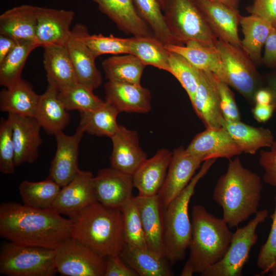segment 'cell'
I'll return each instance as SVG.
<instances>
[{
  "label": "cell",
  "mask_w": 276,
  "mask_h": 276,
  "mask_svg": "<svg viewBox=\"0 0 276 276\" xmlns=\"http://www.w3.org/2000/svg\"><path fill=\"white\" fill-rule=\"evenodd\" d=\"M73 224L52 208L13 201L0 205V236L13 243L55 249L71 237Z\"/></svg>",
  "instance_id": "6da1fadb"
},
{
  "label": "cell",
  "mask_w": 276,
  "mask_h": 276,
  "mask_svg": "<svg viewBox=\"0 0 276 276\" xmlns=\"http://www.w3.org/2000/svg\"><path fill=\"white\" fill-rule=\"evenodd\" d=\"M263 185L260 176L245 168L240 158L229 159L226 172L216 182L213 199L222 209V218L237 227L258 211Z\"/></svg>",
  "instance_id": "7a4b0ae2"
},
{
  "label": "cell",
  "mask_w": 276,
  "mask_h": 276,
  "mask_svg": "<svg viewBox=\"0 0 276 276\" xmlns=\"http://www.w3.org/2000/svg\"><path fill=\"white\" fill-rule=\"evenodd\" d=\"M192 237L190 255L181 276L202 273L221 260L226 254L233 234L226 222L209 213L201 204L192 210Z\"/></svg>",
  "instance_id": "3957f363"
},
{
  "label": "cell",
  "mask_w": 276,
  "mask_h": 276,
  "mask_svg": "<svg viewBox=\"0 0 276 276\" xmlns=\"http://www.w3.org/2000/svg\"><path fill=\"white\" fill-rule=\"evenodd\" d=\"M72 220L71 237L99 254L107 257L123 249L125 242L120 209L95 201Z\"/></svg>",
  "instance_id": "277c9868"
},
{
  "label": "cell",
  "mask_w": 276,
  "mask_h": 276,
  "mask_svg": "<svg viewBox=\"0 0 276 276\" xmlns=\"http://www.w3.org/2000/svg\"><path fill=\"white\" fill-rule=\"evenodd\" d=\"M216 159L203 162L198 173L164 211L165 256L172 264L185 258L192 231L189 215V202L198 182L206 174Z\"/></svg>",
  "instance_id": "5b68a950"
},
{
  "label": "cell",
  "mask_w": 276,
  "mask_h": 276,
  "mask_svg": "<svg viewBox=\"0 0 276 276\" xmlns=\"http://www.w3.org/2000/svg\"><path fill=\"white\" fill-rule=\"evenodd\" d=\"M163 11L169 30L182 44L194 41L206 47L216 46L218 38L195 0H166Z\"/></svg>",
  "instance_id": "8992f818"
},
{
  "label": "cell",
  "mask_w": 276,
  "mask_h": 276,
  "mask_svg": "<svg viewBox=\"0 0 276 276\" xmlns=\"http://www.w3.org/2000/svg\"><path fill=\"white\" fill-rule=\"evenodd\" d=\"M55 249L9 241L1 246L0 272L8 276H54Z\"/></svg>",
  "instance_id": "52a82bcc"
},
{
  "label": "cell",
  "mask_w": 276,
  "mask_h": 276,
  "mask_svg": "<svg viewBox=\"0 0 276 276\" xmlns=\"http://www.w3.org/2000/svg\"><path fill=\"white\" fill-rule=\"evenodd\" d=\"M216 47L220 52L223 65L224 77L222 82L255 104V95L264 86V82L252 59L242 48L220 39H218Z\"/></svg>",
  "instance_id": "ba28073f"
},
{
  "label": "cell",
  "mask_w": 276,
  "mask_h": 276,
  "mask_svg": "<svg viewBox=\"0 0 276 276\" xmlns=\"http://www.w3.org/2000/svg\"><path fill=\"white\" fill-rule=\"evenodd\" d=\"M268 216L266 209L258 211L255 217L234 233L229 246L223 258L200 274L201 276H241L248 262L251 247L257 243L256 229Z\"/></svg>",
  "instance_id": "9c48e42d"
},
{
  "label": "cell",
  "mask_w": 276,
  "mask_h": 276,
  "mask_svg": "<svg viewBox=\"0 0 276 276\" xmlns=\"http://www.w3.org/2000/svg\"><path fill=\"white\" fill-rule=\"evenodd\" d=\"M106 257L71 237L55 249L57 272L65 276H104Z\"/></svg>",
  "instance_id": "30bf717a"
},
{
  "label": "cell",
  "mask_w": 276,
  "mask_h": 276,
  "mask_svg": "<svg viewBox=\"0 0 276 276\" xmlns=\"http://www.w3.org/2000/svg\"><path fill=\"white\" fill-rule=\"evenodd\" d=\"M204 161L203 157L188 153L182 146L173 150L165 181L157 194L164 210L187 187Z\"/></svg>",
  "instance_id": "8fae6325"
},
{
  "label": "cell",
  "mask_w": 276,
  "mask_h": 276,
  "mask_svg": "<svg viewBox=\"0 0 276 276\" xmlns=\"http://www.w3.org/2000/svg\"><path fill=\"white\" fill-rule=\"evenodd\" d=\"M94 176L89 171L80 170L68 184L61 188L52 208L72 220L85 208L97 201Z\"/></svg>",
  "instance_id": "7c38bea8"
},
{
  "label": "cell",
  "mask_w": 276,
  "mask_h": 276,
  "mask_svg": "<svg viewBox=\"0 0 276 276\" xmlns=\"http://www.w3.org/2000/svg\"><path fill=\"white\" fill-rule=\"evenodd\" d=\"M84 133L78 126L72 135H66L63 131L54 135L57 148L51 163L49 177L61 188L73 179L80 170L78 167L79 147Z\"/></svg>",
  "instance_id": "4fadbf2b"
},
{
  "label": "cell",
  "mask_w": 276,
  "mask_h": 276,
  "mask_svg": "<svg viewBox=\"0 0 276 276\" xmlns=\"http://www.w3.org/2000/svg\"><path fill=\"white\" fill-rule=\"evenodd\" d=\"M195 1L216 37L234 46L242 48L238 35V26L242 15L238 9L208 0Z\"/></svg>",
  "instance_id": "5bb4252c"
},
{
  "label": "cell",
  "mask_w": 276,
  "mask_h": 276,
  "mask_svg": "<svg viewBox=\"0 0 276 276\" xmlns=\"http://www.w3.org/2000/svg\"><path fill=\"white\" fill-rule=\"evenodd\" d=\"M97 201L107 207L120 208L132 197V176L111 167L99 170L94 178Z\"/></svg>",
  "instance_id": "9a60e30c"
},
{
  "label": "cell",
  "mask_w": 276,
  "mask_h": 276,
  "mask_svg": "<svg viewBox=\"0 0 276 276\" xmlns=\"http://www.w3.org/2000/svg\"><path fill=\"white\" fill-rule=\"evenodd\" d=\"M75 12L71 10L37 7L35 42L38 47L65 45L71 35Z\"/></svg>",
  "instance_id": "2e32d148"
},
{
  "label": "cell",
  "mask_w": 276,
  "mask_h": 276,
  "mask_svg": "<svg viewBox=\"0 0 276 276\" xmlns=\"http://www.w3.org/2000/svg\"><path fill=\"white\" fill-rule=\"evenodd\" d=\"M12 128L15 148L16 167L34 163L38 156V150L42 143L41 127L34 117L8 113L7 118Z\"/></svg>",
  "instance_id": "e0dca14e"
},
{
  "label": "cell",
  "mask_w": 276,
  "mask_h": 276,
  "mask_svg": "<svg viewBox=\"0 0 276 276\" xmlns=\"http://www.w3.org/2000/svg\"><path fill=\"white\" fill-rule=\"evenodd\" d=\"M110 139L112 144L109 158L111 167L132 176L147 159L146 153L139 145L137 132L119 125Z\"/></svg>",
  "instance_id": "ac0fdd59"
},
{
  "label": "cell",
  "mask_w": 276,
  "mask_h": 276,
  "mask_svg": "<svg viewBox=\"0 0 276 276\" xmlns=\"http://www.w3.org/2000/svg\"><path fill=\"white\" fill-rule=\"evenodd\" d=\"M218 78L212 73L201 71L198 85L191 103L194 111L206 128L222 127Z\"/></svg>",
  "instance_id": "d6986e66"
},
{
  "label": "cell",
  "mask_w": 276,
  "mask_h": 276,
  "mask_svg": "<svg viewBox=\"0 0 276 276\" xmlns=\"http://www.w3.org/2000/svg\"><path fill=\"white\" fill-rule=\"evenodd\" d=\"M186 150L190 154L203 157L205 160L218 158L229 159L243 153L228 132L222 127L206 128L205 130L197 133Z\"/></svg>",
  "instance_id": "ffe728a7"
},
{
  "label": "cell",
  "mask_w": 276,
  "mask_h": 276,
  "mask_svg": "<svg viewBox=\"0 0 276 276\" xmlns=\"http://www.w3.org/2000/svg\"><path fill=\"white\" fill-rule=\"evenodd\" d=\"M65 46L78 82L93 90L98 88L102 83V77L95 64L96 57L82 38L81 24L72 30Z\"/></svg>",
  "instance_id": "44dd1931"
},
{
  "label": "cell",
  "mask_w": 276,
  "mask_h": 276,
  "mask_svg": "<svg viewBox=\"0 0 276 276\" xmlns=\"http://www.w3.org/2000/svg\"><path fill=\"white\" fill-rule=\"evenodd\" d=\"M122 32L133 36L154 37L149 26L139 14L133 0H88Z\"/></svg>",
  "instance_id": "7402d4cb"
},
{
  "label": "cell",
  "mask_w": 276,
  "mask_h": 276,
  "mask_svg": "<svg viewBox=\"0 0 276 276\" xmlns=\"http://www.w3.org/2000/svg\"><path fill=\"white\" fill-rule=\"evenodd\" d=\"M136 197L147 248L165 257L164 211L158 195Z\"/></svg>",
  "instance_id": "603a6c76"
},
{
  "label": "cell",
  "mask_w": 276,
  "mask_h": 276,
  "mask_svg": "<svg viewBox=\"0 0 276 276\" xmlns=\"http://www.w3.org/2000/svg\"><path fill=\"white\" fill-rule=\"evenodd\" d=\"M104 87L105 101L120 112L145 113L151 109V93L141 84L108 81Z\"/></svg>",
  "instance_id": "cb8c5ba5"
},
{
  "label": "cell",
  "mask_w": 276,
  "mask_h": 276,
  "mask_svg": "<svg viewBox=\"0 0 276 276\" xmlns=\"http://www.w3.org/2000/svg\"><path fill=\"white\" fill-rule=\"evenodd\" d=\"M43 48V63L48 84L61 92L78 84L76 72L66 46L49 45Z\"/></svg>",
  "instance_id": "d4e9b609"
},
{
  "label": "cell",
  "mask_w": 276,
  "mask_h": 276,
  "mask_svg": "<svg viewBox=\"0 0 276 276\" xmlns=\"http://www.w3.org/2000/svg\"><path fill=\"white\" fill-rule=\"evenodd\" d=\"M172 156V152L161 149L140 166L132 175L134 187L138 190L139 195L158 194L165 181Z\"/></svg>",
  "instance_id": "484cf974"
},
{
  "label": "cell",
  "mask_w": 276,
  "mask_h": 276,
  "mask_svg": "<svg viewBox=\"0 0 276 276\" xmlns=\"http://www.w3.org/2000/svg\"><path fill=\"white\" fill-rule=\"evenodd\" d=\"M37 7L22 5L4 12L0 15V34L11 37L18 41L35 42Z\"/></svg>",
  "instance_id": "4316f807"
},
{
  "label": "cell",
  "mask_w": 276,
  "mask_h": 276,
  "mask_svg": "<svg viewBox=\"0 0 276 276\" xmlns=\"http://www.w3.org/2000/svg\"><path fill=\"white\" fill-rule=\"evenodd\" d=\"M35 117L49 134L63 131L70 122V116L58 97V91L48 84L40 95Z\"/></svg>",
  "instance_id": "83f0119b"
},
{
  "label": "cell",
  "mask_w": 276,
  "mask_h": 276,
  "mask_svg": "<svg viewBox=\"0 0 276 276\" xmlns=\"http://www.w3.org/2000/svg\"><path fill=\"white\" fill-rule=\"evenodd\" d=\"M169 52L178 54L201 71L213 73L223 81L224 77L223 63L219 51L215 47L204 46L196 41H190L185 45L165 44Z\"/></svg>",
  "instance_id": "f1b7e54d"
},
{
  "label": "cell",
  "mask_w": 276,
  "mask_h": 276,
  "mask_svg": "<svg viewBox=\"0 0 276 276\" xmlns=\"http://www.w3.org/2000/svg\"><path fill=\"white\" fill-rule=\"evenodd\" d=\"M40 95L30 83L22 78L0 93V109L8 113L34 117Z\"/></svg>",
  "instance_id": "f546056e"
},
{
  "label": "cell",
  "mask_w": 276,
  "mask_h": 276,
  "mask_svg": "<svg viewBox=\"0 0 276 276\" xmlns=\"http://www.w3.org/2000/svg\"><path fill=\"white\" fill-rule=\"evenodd\" d=\"M120 256L140 276H172L169 261L148 248L130 247L125 244Z\"/></svg>",
  "instance_id": "4dcf8cb0"
},
{
  "label": "cell",
  "mask_w": 276,
  "mask_h": 276,
  "mask_svg": "<svg viewBox=\"0 0 276 276\" xmlns=\"http://www.w3.org/2000/svg\"><path fill=\"white\" fill-rule=\"evenodd\" d=\"M222 127L229 134L242 152L254 154L260 148L270 147L274 141L271 130L252 126L239 121L224 119Z\"/></svg>",
  "instance_id": "1f68e13d"
},
{
  "label": "cell",
  "mask_w": 276,
  "mask_h": 276,
  "mask_svg": "<svg viewBox=\"0 0 276 276\" xmlns=\"http://www.w3.org/2000/svg\"><path fill=\"white\" fill-rule=\"evenodd\" d=\"M240 24L244 37L241 40L243 49L256 66L262 63V49L274 28L263 18L253 14L242 16Z\"/></svg>",
  "instance_id": "d6a6232c"
},
{
  "label": "cell",
  "mask_w": 276,
  "mask_h": 276,
  "mask_svg": "<svg viewBox=\"0 0 276 276\" xmlns=\"http://www.w3.org/2000/svg\"><path fill=\"white\" fill-rule=\"evenodd\" d=\"M102 68L108 81L141 85L145 64L131 54L114 55L104 59Z\"/></svg>",
  "instance_id": "836d02e7"
},
{
  "label": "cell",
  "mask_w": 276,
  "mask_h": 276,
  "mask_svg": "<svg viewBox=\"0 0 276 276\" xmlns=\"http://www.w3.org/2000/svg\"><path fill=\"white\" fill-rule=\"evenodd\" d=\"M120 112L105 101L101 106L93 110L80 111L79 127L89 134L109 137L118 130L117 118Z\"/></svg>",
  "instance_id": "e575fe53"
},
{
  "label": "cell",
  "mask_w": 276,
  "mask_h": 276,
  "mask_svg": "<svg viewBox=\"0 0 276 276\" xmlns=\"http://www.w3.org/2000/svg\"><path fill=\"white\" fill-rule=\"evenodd\" d=\"M130 53L145 66L151 65L169 72V52L165 44L155 37L133 36L130 38Z\"/></svg>",
  "instance_id": "d590c367"
},
{
  "label": "cell",
  "mask_w": 276,
  "mask_h": 276,
  "mask_svg": "<svg viewBox=\"0 0 276 276\" xmlns=\"http://www.w3.org/2000/svg\"><path fill=\"white\" fill-rule=\"evenodd\" d=\"M18 189L23 204L34 208L45 209L52 208L61 187L48 177L40 181L23 180Z\"/></svg>",
  "instance_id": "8d00e7d4"
},
{
  "label": "cell",
  "mask_w": 276,
  "mask_h": 276,
  "mask_svg": "<svg viewBox=\"0 0 276 276\" xmlns=\"http://www.w3.org/2000/svg\"><path fill=\"white\" fill-rule=\"evenodd\" d=\"M141 18L149 26L154 37L164 44L184 45L169 30L158 0H133Z\"/></svg>",
  "instance_id": "74e56055"
},
{
  "label": "cell",
  "mask_w": 276,
  "mask_h": 276,
  "mask_svg": "<svg viewBox=\"0 0 276 276\" xmlns=\"http://www.w3.org/2000/svg\"><path fill=\"white\" fill-rule=\"evenodd\" d=\"M38 47L33 41H19L0 63V85L5 88L15 84L21 78L25 62L32 51Z\"/></svg>",
  "instance_id": "f35d334b"
},
{
  "label": "cell",
  "mask_w": 276,
  "mask_h": 276,
  "mask_svg": "<svg viewBox=\"0 0 276 276\" xmlns=\"http://www.w3.org/2000/svg\"><path fill=\"white\" fill-rule=\"evenodd\" d=\"M125 244L147 248L136 197L133 196L121 208Z\"/></svg>",
  "instance_id": "ab89813d"
},
{
  "label": "cell",
  "mask_w": 276,
  "mask_h": 276,
  "mask_svg": "<svg viewBox=\"0 0 276 276\" xmlns=\"http://www.w3.org/2000/svg\"><path fill=\"white\" fill-rule=\"evenodd\" d=\"M81 37L85 44L97 57L104 54H125L130 53V38L104 36L101 34L91 35L87 28L81 24Z\"/></svg>",
  "instance_id": "60d3db41"
},
{
  "label": "cell",
  "mask_w": 276,
  "mask_h": 276,
  "mask_svg": "<svg viewBox=\"0 0 276 276\" xmlns=\"http://www.w3.org/2000/svg\"><path fill=\"white\" fill-rule=\"evenodd\" d=\"M169 73L178 81L192 103L199 82L201 70L175 53L169 52Z\"/></svg>",
  "instance_id": "b9f144b4"
},
{
  "label": "cell",
  "mask_w": 276,
  "mask_h": 276,
  "mask_svg": "<svg viewBox=\"0 0 276 276\" xmlns=\"http://www.w3.org/2000/svg\"><path fill=\"white\" fill-rule=\"evenodd\" d=\"M58 97L68 111L93 110L105 102L96 96L93 90L79 83L64 91H58Z\"/></svg>",
  "instance_id": "7bdbcfd3"
},
{
  "label": "cell",
  "mask_w": 276,
  "mask_h": 276,
  "mask_svg": "<svg viewBox=\"0 0 276 276\" xmlns=\"http://www.w3.org/2000/svg\"><path fill=\"white\" fill-rule=\"evenodd\" d=\"M15 148L12 128L8 119L0 121V171L4 174H11L15 171Z\"/></svg>",
  "instance_id": "ee69618b"
},
{
  "label": "cell",
  "mask_w": 276,
  "mask_h": 276,
  "mask_svg": "<svg viewBox=\"0 0 276 276\" xmlns=\"http://www.w3.org/2000/svg\"><path fill=\"white\" fill-rule=\"evenodd\" d=\"M270 217L272 219L270 231L266 242L261 247L257 260L262 274L276 271V195L274 210Z\"/></svg>",
  "instance_id": "f6af8a7d"
},
{
  "label": "cell",
  "mask_w": 276,
  "mask_h": 276,
  "mask_svg": "<svg viewBox=\"0 0 276 276\" xmlns=\"http://www.w3.org/2000/svg\"><path fill=\"white\" fill-rule=\"evenodd\" d=\"M220 108L224 119L228 121H240V113L233 92L225 83L217 81Z\"/></svg>",
  "instance_id": "bcb514c9"
},
{
  "label": "cell",
  "mask_w": 276,
  "mask_h": 276,
  "mask_svg": "<svg viewBox=\"0 0 276 276\" xmlns=\"http://www.w3.org/2000/svg\"><path fill=\"white\" fill-rule=\"evenodd\" d=\"M259 163L264 170L263 181L267 184L276 186V140L269 150H261Z\"/></svg>",
  "instance_id": "7dc6e473"
},
{
  "label": "cell",
  "mask_w": 276,
  "mask_h": 276,
  "mask_svg": "<svg viewBox=\"0 0 276 276\" xmlns=\"http://www.w3.org/2000/svg\"><path fill=\"white\" fill-rule=\"evenodd\" d=\"M246 10L266 20L276 29V0H253Z\"/></svg>",
  "instance_id": "c3c4849f"
},
{
  "label": "cell",
  "mask_w": 276,
  "mask_h": 276,
  "mask_svg": "<svg viewBox=\"0 0 276 276\" xmlns=\"http://www.w3.org/2000/svg\"><path fill=\"white\" fill-rule=\"evenodd\" d=\"M124 262L119 254L107 257L104 276H139L133 268Z\"/></svg>",
  "instance_id": "681fc988"
},
{
  "label": "cell",
  "mask_w": 276,
  "mask_h": 276,
  "mask_svg": "<svg viewBox=\"0 0 276 276\" xmlns=\"http://www.w3.org/2000/svg\"><path fill=\"white\" fill-rule=\"evenodd\" d=\"M264 47L262 63L269 68L276 70V29L271 30Z\"/></svg>",
  "instance_id": "f907efd6"
},
{
  "label": "cell",
  "mask_w": 276,
  "mask_h": 276,
  "mask_svg": "<svg viewBox=\"0 0 276 276\" xmlns=\"http://www.w3.org/2000/svg\"><path fill=\"white\" fill-rule=\"evenodd\" d=\"M275 111L273 104L262 105L255 104L252 109L254 118L259 123L267 122L272 116Z\"/></svg>",
  "instance_id": "816d5d0a"
},
{
  "label": "cell",
  "mask_w": 276,
  "mask_h": 276,
  "mask_svg": "<svg viewBox=\"0 0 276 276\" xmlns=\"http://www.w3.org/2000/svg\"><path fill=\"white\" fill-rule=\"evenodd\" d=\"M17 42L11 37L0 34V63L14 48Z\"/></svg>",
  "instance_id": "f5cc1de1"
},
{
  "label": "cell",
  "mask_w": 276,
  "mask_h": 276,
  "mask_svg": "<svg viewBox=\"0 0 276 276\" xmlns=\"http://www.w3.org/2000/svg\"><path fill=\"white\" fill-rule=\"evenodd\" d=\"M273 98L271 91L267 86L259 89L254 97V104L268 105L273 104Z\"/></svg>",
  "instance_id": "db71d44e"
},
{
  "label": "cell",
  "mask_w": 276,
  "mask_h": 276,
  "mask_svg": "<svg viewBox=\"0 0 276 276\" xmlns=\"http://www.w3.org/2000/svg\"><path fill=\"white\" fill-rule=\"evenodd\" d=\"M265 81L266 86L270 89L273 95V104L275 106L276 111V70L266 75Z\"/></svg>",
  "instance_id": "11a10c76"
},
{
  "label": "cell",
  "mask_w": 276,
  "mask_h": 276,
  "mask_svg": "<svg viewBox=\"0 0 276 276\" xmlns=\"http://www.w3.org/2000/svg\"><path fill=\"white\" fill-rule=\"evenodd\" d=\"M210 1L216 2L226 5L229 7L238 9V7L241 0H208Z\"/></svg>",
  "instance_id": "9f6ffc18"
},
{
  "label": "cell",
  "mask_w": 276,
  "mask_h": 276,
  "mask_svg": "<svg viewBox=\"0 0 276 276\" xmlns=\"http://www.w3.org/2000/svg\"><path fill=\"white\" fill-rule=\"evenodd\" d=\"M160 6H161V7L162 8V10L164 7V5H165V2H166V0H158Z\"/></svg>",
  "instance_id": "6f0895ef"
},
{
  "label": "cell",
  "mask_w": 276,
  "mask_h": 276,
  "mask_svg": "<svg viewBox=\"0 0 276 276\" xmlns=\"http://www.w3.org/2000/svg\"><path fill=\"white\" fill-rule=\"evenodd\" d=\"M270 275H271V276H276V271L271 272Z\"/></svg>",
  "instance_id": "680465c9"
}]
</instances>
